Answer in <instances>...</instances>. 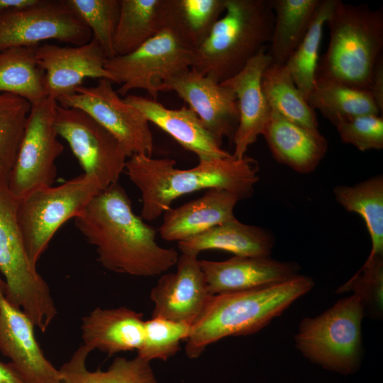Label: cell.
Returning a JSON list of instances; mask_svg holds the SVG:
<instances>
[{
	"label": "cell",
	"instance_id": "cell-11",
	"mask_svg": "<svg viewBox=\"0 0 383 383\" xmlns=\"http://www.w3.org/2000/svg\"><path fill=\"white\" fill-rule=\"evenodd\" d=\"M55 126L83 174L95 177L103 189L118 182L128 156L114 135L84 111L59 104Z\"/></svg>",
	"mask_w": 383,
	"mask_h": 383
},
{
	"label": "cell",
	"instance_id": "cell-25",
	"mask_svg": "<svg viewBox=\"0 0 383 383\" xmlns=\"http://www.w3.org/2000/svg\"><path fill=\"white\" fill-rule=\"evenodd\" d=\"M165 28V0H120L115 56L133 52Z\"/></svg>",
	"mask_w": 383,
	"mask_h": 383
},
{
	"label": "cell",
	"instance_id": "cell-24",
	"mask_svg": "<svg viewBox=\"0 0 383 383\" xmlns=\"http://www.w3.org/2000/svg\"><path fill=\"white\" fill-rule=\"evenodd\" d=\"M274 237L266 229L233 219L177 243L182 254L198 256L204 250H219L242 257H270Z\"/></svg>",
	"mask_w": 383,
	"mask_h": 383
},
{
	"label": "cell",
	"instance_id": "cell-8",
	"mask_svg": "<svg viewBox=\"0 0 383 383\" xmlns=\"http://www.w3.org/2000/svg\"><path fill=\"white\" fill-rule=\"evenodd\" d=\"M102 190L95 177L82 174L60 185L39 188L18 199V223L33 266L37 267L57 230L78 216Z\"/></svg>",
	"mask_w": 383,
	"mask_h": 383
},
{
	"label": "cell",
	"instance_id": "cell-13",
	"mask_svg": "<svg viewBox=\"0 0 383 383\" xmlns=\"http://www.w3.org/2000/svg\"><path fill=\"white\" fill-rule=\"evenodd\" d=\"M90 30L65 0H40L26 9L0 16V51L11 47H35L48 40L82 45Z\"/></svg>",
	"mask_w": 383,
	"mask_h": 383
},
{
	"label": "cell",
	"instance_id": "cell-15",
	"mask_svg": "<svg viewBox=\"0 0 383 383\" xmlns=\"http://www.w3.org/2000/svg\"><path fill=\"white\" fill-rule=\"evenodd\" d=\"M174 91L199 118L205 128L222 141L233 140L239 122L236 96L228 86L189 69L167 81L163 91Z\"/></svg>",
	"mask_w": 383,
	"mask_h": 383
},
{
	"label": "cell",
	"instance_id": "cell-18",
	"mask_svg": "<svg viewBox=\"0 0 383 383\" xmlns=\"http://www.w3.org/2000/svg\"><path fill=\"white\" fill-rule=\"evenodd\" d=\"M211 295L240 292L285 282L297 275L299 265L270 257L233 256L223 261L201 260Z\"/></svg>",
	"mask_w": 383,
	"mask_h": 383
},
{
	"label": "cell",
	"instance_id": "cell-2",
	"mask_svg": "<svg viewBox=\"0 0 383 383\" xmlns=\"http://www.w3.org/2000/svg\"><path fill=\"white\" fill-rule=\"evenodd\" d=\"M171 158L133 155L126 162L125 172L142 196L140 217L155 220L171 209L177 198L200 190H227L243 199L250 197L259 180L257 161L245 155L200 160L196 166L181 170Z\"/></svg>",
	"mask_w": 383,
	"mask_h": 383
},
{
	"label": "cell",
	"instance_id": "cell-38",
	"mask_svg": "<svg viewBox=\"0 0 383 383\" xmlns=\"http://www.w3.org/2000/svg\"><path fill=\"white\" fill-rule=\"evenodd\" d=\"M335 126L343 143L362 152L383 148V117L381 115L360 116Z\"/></svg>",
	"mask_w": 383,
	"mask_h": 383
},
{
	"label": "cell",
	"instance_id": "cell-31",
	"mask_svg": "<svg viewBox=\"0 0 383 383\" xmlns=\"http://www.w3.org/2000/svg\"><path fill=\"white\" fill-rule=\"evenodd\" d=\"M261 85L272 110L311 131H319L315 111L296 87L284 65L270 63L262 73Z\"/></svg>",
	"mask_w": 383,
	"mask_h": 383
},
{
	"label": "cell",
	"instance_id": "cell-4",
	"mask_svg": "<svg viewBox=\"0 0 383 383\" xmlns=\"http://www.w3.org/2000/svg\"><path fill=\"white\" fill-rule=\"evenodd\" d=\"M330 40L319 58L316 81L370 90L375 65L382 56L383 9L340 0L327 20Z\"/></svg>",
	"mask_w": 383,
	"mask_h": 383
},
{
	"label": "cell",
	"instance_id": "cell-3",
	"mask_svg": "<svg viewBox=\"0 0 383 383\" xmlns=\"http://www.w3.org/2000/svg\"><path fill=\"white\" fill-rule=\"evenodd\" d=\"M314 285L309 276L297 274L274 285L213 295L192 326L185 354L199 357L206 348L226 337L253 334L280 316Z\"/></svg>",
	"mask_w": 383,
	"mask_h": 383
},
{
	"label": "cell",
	"instance_id": "cell-33",
	"mask_svg": "<svg viewBox=\"0 0 383 383\" xmlns=\"http://www.w3.org/2000/svg\"><path fill=\"white\" fill-rule=\"evenodd\" d=\"M337 0H321L309 28L284 67L306 100L316 83L323 28Z\"/></svg>",
	"mask_w": 383,
	"mask_h": 383
},
{
	"label": "cell",
	"instance_id": "cell-5",
	"mask_svg": "<svg viewBox=\"0 0 383 383\" xmlns=\"http://www.w3.org/2000/svg\"><path fill=\"white\" fill-rule=\"evenodd\" d=\"M274 19L271 0H226L223 16L194 50L190 69L220 83L230 79L270 43Z\"/></svg>",
	"mask_w": 383,
	"mask_h": 383
},
{
	"label": "cell",
	"instance_id": "cell-21",
	"mask_svg": "<svg viewBox=\"0 0 383 383\" xmlns=\"http://www.w3.org/2000/svg\"><path fill=\"white\" fill-rule=\"evenodd\" d=\"M240 200L227 190L207 189L200 198L165 211L159 228L160 236L178 243L235 219L234 208Z\"/></svg>",
	"mask_w": 383,
	"mask_h": 383
},
{
	"label": "cell",
	"instance_id": "cell-28",
	"mask_svg": "<svg viewBox=\"0 0 383 383\" xmlns=\"http://www.w3.org/2000/svg\"><path fill=\"white\" fill-rule=\"evenodd\" d=\"M321 0H271L274 14L268 51L271 63L284 65L305 35Z\"/></svg>",
	"mask_w": 383,
	"mask_h": 383
},
{
	"label": "cell",
	"instance_id": "cell-40",
	"mask_svg": "<svg viewBox=\"0 0 383 383\" xmlns=\"http://www.w3.org/2000/svg\"><path fill=\"white\" fill-rule=\"evenodd\" d=\"M40 1V0H0V16L26 9Z\"/></svg>",
	"mask_w": 383,
	"mask_h": 383
},
{
	"label": "cell",
	"instance_id": "cell-41",
	"mask_svg": "<svg viewBox=\"0 0 383 383\" xmlns=\"http://www.w3.org/2000/svg\"><path fill=\"white\" fill-rule=\"evenodd\" d=\"M0 383H26L13 365L0 361Z\"/></svg>",
	"mask_w": 383,
	"mask_h": 383
},
{
	"label": "cell",
	"instance_id": "cell-20",
	"mask_svg": "<svg viewBox=\"0 0 383 383\" xmlns=\"http://www.w3.org/2000/svg\"><path fill=\"white\" fill-rule=\"evenodd\" d=\"M123 99L140 111L149 123L171 135L183 148L194 152L199 160L231 155L190 108L183 106L171 109L156 99L133 94H128Z\"/></svg>",
	"mask_w": 383,
	"mask_h": 383
},
{
	"label": "cell",
	"instance_id": "cell-36",
	"mask_svg": "<svg viewBox=\"0 0 383 383\" xmlns=\"http://www.w3.org/2000/svg\"><path fill=\"white\" fill-rule=\"evenodd\" d=\"M192 326L162 318H151L144 323L143 340L137 356L150 362L152 360L167 361L180 350Z\"/></svg>",
	"mask_w": 383,
	"mask_h": 383
},
{
	"label": "cell",
	"instance_id": "cell-23",
	"mask_svg": "<svg viewBox=\"0 0 383 383\" xmlns=\"http://www.w3.org/2000/svg\"><path fill=\"white\" fill-rule=\"evenodd\" d=\"M262 135L273 157L301 174L313 172L328 149V141L320 131L291 122L273 110Z\"/></svg>",
	"mask_w": 383,
	"mask_h": 383
},
{
	"label": "cell",
	"instance_id": "cell-29",
	"mask_svg": "<svg viewBox=\"0 0 383 383\" xmlns=\"http://www.w3.org/2000/svg\"><path fill=\"white\" fill-rule=\"evenodd\" d=\"M36 47H11L0 51V93L18 96L30 104L48 96Z\"/></svg>",
	"mask_w": 383,
	"mask_h": 383
},
{
	"label": "cell",
	"instance_id": "cell-17",
	"mask_svg": "<svg viewBox=\"0 0 383 383\" xmlns=\"http://www.w3.org/2000/svg\"><path fill=\"white\" fill-rule=\"evenodd\" d=\"M26 314L6 298L0 279V351L26 383H62L59 369L46 358Z\"/></svg>",
	"mask_w": 383,
	"mask_h": 383
},
{
	"label": "cell",
	"instance_id": "cell-39",
	"mask_svg": "<svg viewBox=\"0 0 383 383\" xmlns=\"http://www.w3.org/2000/svg\"><path fill=\"white\" fill-rule=\"evenodd\" d=\"M381 114L383 113V55L378 60L373 71L369 90Z\"/></svg>",
	"mask_w": 383,
	"mask_h": 383
},
{
	"label": "cell",
	"instance_id": "cell-30",
	"mask_svg": "<svg viewBox=\"0 0 383 383\" xmlns=\"http://www.w3.org/2000/svg\"><path fill=\"white\" fill-rule=\"evenodd\" d=\"M226 0H165L166 28L196 49L225 11Z\"/></svg>",
	"mask_w": 383,
	"mask_h": 383
},
{
	"label": "cell",
	"instance_id": "cell-26",
	"mask_svg": "<svg viewBox=\"0 0 383 383\" xmlns=\"http://www.w3.org/2000/svg\"><path fill=\"white\" fill-rule=\"evenodd\" d=\"M333 193L345 210L364 220L372 242L367 259L383 257V176L377 174L353 185H338Z\"/></svg>",
	"mask_w": 383,
	"mask_h": 383
},
{
	"label": "cell",
	"instance_id": "cell-1",
	"mask_svg": "<svg viewBox=\"0 0 383 383\" xmlns=\"http://www.w3.org/2000/svg\"><path fill=\"white\" fill-rule=\"evenodd\" d=\"M74 219L87 241L95 247L97 260L106 270L135 277H153L176 265L172 248L156 241V230L136 215L118 182L101 191Z\"/></svg>",
	"mask_w": 383,
	"mask_h": 383
},
{
	"label": "cell",
	"instance_id": "cell-35",
	"mask_svg": "<svg viewBox=\"0 0 383 383\" xmlns=\"http://www.w3.org/2000/svg\"><path fill=\"white\" fill-rule=\"evenodd\" d=\"M90 30L108 57L115 56L113 38L120 14V0H65Z\"/></svg>",
	"mask_w": 383,
	"mask_h": 383
},
{
	"label": "cell",
	"instance_id": "cell-10",
	"mask_svg": "<svg viewBox=\"0 0 383 383\" xmlns=\"http://www.w3.org/2000/svg\"><path fill=\"white\" fill-rule=\"evenodd\" d=\"M57 104L50 96L31 104L7 182L9 189L17 199L37 189L52 186L55 182V162L64 150L55 126Z\"/></svg>",
	"mask_w": 383,
	"mask_h": 383
},
{
	"label": "cell",
	"instance_id": "cell-22",
	"mask_svg": "<svg viewBox=\"0 0 383 383\" xmlns=\"http://www.w3.org/2000/svg\"><path fill=\"white\" fill-rule=\"evenodd\" d=\"M143 315L126 306L96 307L82 318V344L90 351L98 350L109 355L138 351L144 334Z\"/></svg>",
	"mask_w": 383,
	"mask_h": 383
},
{
	"label": "cell",
	"instance_id": "cell-9",
	"mask_svg": "<svg viewBox=\"0 0 383 383\" xmlns=\"http://www.w3.org/2000/svg\"><path fill=\"white\" fill-rule=\"evenodd\" d=\"M194 53L172 30L165 28L133 52L108 57L105 69L113 83L121 85L120 96L142 89L156 99L167 81L190 69Z\"/></svg>",
	"mask_w": 383,
	"mask_h": 383
},
{
	"label": "cell",
	"instance_id": "cell-7",
	"mask_svg": "<svg viewBox=\"0 0 383 383\" xmlns=\"http://www.w3.org/2000/svg\"><path fill=\"white\" fill-rule=\"evenodd\" d=\"M365 316L357 295L340 299L319 316L302 319L294 336L296 347L305 357L325 369L352 374L361 363Z\"/></svg>",
	"mask_w": 383,
	"mask_h": 383
},
{
	"label": "cell",
	"instance_id": "cell-16",
	"mask_svg": "<svg viewBox=\"0 0 383 383\" xmlns=\"http://www.w3.org/2000/svg\"><path fill=\"white\" fill-rule=\"evenodd\" d=\"M177 270L163 274L150 291L152 318H162L192 326L211 297L198 256L182 254Z\"/></svg>",
	"mask_w": 383,
	"mask_h": 383
},
{
	"label": "cell",
	"instance_id": "cell-19",
	"mask_svg": "<svg viewBox=\"0 0 383 383\" xmlns=\"http://www.w3.org/2000/svg\"><path fill=\"white\" fill-rule=\"evenodd\" d=\"M271 63L266 46L262 48L235 75L221 83L235 93L239 122L233 143L236 158L245 155L248 148L262 135L270 117V108L262 89V75Z\"/></svg>",
	"mask_w": 383,
	"mask_h": 383
},
{
	"label": "cell",
	"instance_id": "cell-14",
	"mask_svg": "<svg viewBox=\"0 0 383 383\" xmlns=\"http://www.w3.org/2000/svg\"><path fill=\"white\" fill-rule=\"evenodd\" d=\"M35 56L45 73L47 95L57 101L74 94L87 78L107 79L113 83L105 69L108 57L93 38L82 45L45 43L36 47Z\"/></svg>",
	"mask_w": 383,
	"mask_h": 383
},
{
	"label": "cell",
	"instance_id": "cell-32",
	"mask_svg": "<svg viewBox=\"0 0 383 383\" xmlns=\"http://www.w3.org/2000/svg\"><path fill=\"white\" fill-rule=\"evenodd\" d=\"M307 102L334 126L360 116H382L369 91L333 82L316 81Z\"/></svg>",
	"mask_w": 383,
	"mask_h": 383
},
{
	"label": "cell",
	"instance_id": "cell-6",
	"mask_svg": "<svg viewBox=\"0 0 383 383\" xmlns=\"http://www.w3.org/2000/svg\"><path fill=\"white\" fill-rule=\"evenodd\" d=\"M18 199L0 182V272L7 300L45 332L57 313L46 281L27 255L18 218Z\"/></svg>",
	"mask_w": 383,
	"mask_h": 383
},
{
	"label": "cell",
	"instance_id": "cell-37",
	"mask_svg": "<svg viewBox=\"0 0 383 383\" xmlns=\"http://www.w3.org/2000/svg\"><path fill=\"white\" fill-rule=\"evenodd\" d=\"M350 291H353L360 298L365 315L374 318L382 316L383 257L367 259L359 271L340 287L336 293Z\"/></svg>",
	"mask_w": 383,
	"mask_h": 383
},
{
	"label": "cell",
	"instance_id": "cell-27",
	"mask_svg": "<svg viewBox=\"0 0 383 383\" xmlns=\"http://www.w3.org/2000/svg\"><path fill=\"white\" fill-rule=\"evenodd\" d=\"M90 350L81 345L59 369L62 383H157L150 362L138 356L116 357L106 371L86 367Z\"/></svg>",
	"mask_w": 383,
	"mask_h": 383
},
{
	"label": "cell",
	"instance_id": "cell-12",
	"mask_svg": "<svg viewBox=\"0 0 383 383\" xmlns=\"http://www.w3.org/2000/svg\"><path fill=\"white\" fill-rule=\"evenodd\" d=\"M113 84L107 79H99L95 86H82L57 103L88 114L118 140L128 157L137 154L151 157L154 143L149 121L121 97Z\"/></svg>",
	"mask_w": 383,
	"mask_h": 383
},
{
	"label": "cell",
	"instance_id": "cell-34",
	"mask_svg": "<svg viewBox=\"0 0 383 383\" xmlns=\"http://www.w3.org/2000/svg\"><path fill=\"white\" fill-rule=\"evenodd\" d=\"M30 109L27 100L0 93V182L7 184Z\"/></svg>",
	"mask_w": 383,
	"mask_h": 383
}]
</instances>
